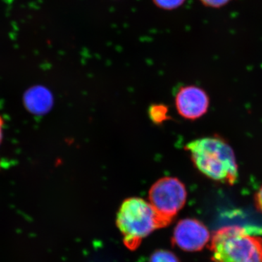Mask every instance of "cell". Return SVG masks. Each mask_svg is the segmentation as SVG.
<instances>
[{"instance_id":"4","label":"cell","mask_w":262,"mask_h":262,"mask_svg":"<svg viewBox=\"0 0 262 262\" xmlns=\"http://www.w3.org/2000/svg\"><path fill=\"white\" fill-rule=\"evenodd\" d=\"M187 191L182 181L164 177L150 188L149 203L159 217L163 227L168 226L185 206Z\"/></svg>"},{"instance_id":"7","label":"cell","mask_w":262,"mask_h":262,"mask_svg":"<svg viewBox=\"0 0 262 262\" xmlns=\"http://www.w3.org/2000/svg\"><path fill=\"white\" fill-rule=\"evenodd\" d=\"M31 106L39 113L49 110L53 103L51 93L44 88H36L30 91Z\"/></svg>"},{"instance_id":"5","label":"cell","mask_w":262,"mask_h":262,"mask_svg":"<svg viewBox=\"0 0 262 262\" xmlns=\"http://www.w3.org/2000/svg\"><path fill=\"white\" fill-rule=\"evenodd\" d=\"M210 232L204 224L195 219H184L173 231V244L184 251H201L210 241Z\"/></svg>"},{"instance_id":"13","label":"cell","mask_w":262,"mask_h":262,"mask_svg":"<svg viewBox=\"0 0 262 262\" xmlns=\"http://www.w3.org/2000/svg\"><path fill=\"white\" fill-rule=\"evenodd\" d=\"M3 125H4V120H3V117L0 116V144H1L2 139H3Z\"/></svg>"},{"instance_id":"9","label":"cell","mask_w":262,"mask_h":262,"mask_svg":"<svg viewBox=\"0 0 262 262\" xmlns=\"http://www.w3.org/2000/svg\"><path fill=\"white\" fill-rule=\"evenodd\" d=\"M148 262H180L177 255L167 250H158L150 256Z\"/></svg>"},{"instance_id":"11","label":"cell","mask_w":262,"mask_h":262,"mask_svg":"<svg viewBox=\"0 0 262 262\" xmlns=\"http://www.w3.org/2000/svg\"><path fill=\"white\" fill-rule=\"evenodd\" d=\"M201 1L206 6L219 8L227 4L230 0H201Z\"/></svg>"},{"instance_id":"8","label":"cell","mask_w":262,"mask_h":262,"mask_svg":"<svg viewBox=\"0 0 262 262\" xmlns=\"http://www.w3.org/2000/svg\"><path fill=\"white\" fill-rule=\"evenodd\" d=\"M149 115L152 122L160 125L168 120V108L163 104L151 105L149 107Z\"/></svg>"},{"instance_id":"1","label":"cell","mask_w":262,"mask_h":262,"mask_svg":"<svg viewBox=\"0 0 262 262\" xmlns=\"http://www.w3.org/2000/svg\"><path fill=\"white\" fill-rule=\"evenodd\" d=\"M194 166L208 178L232 186L238 179V167L232 148L215 136L190 141L186 145Z\"/></svg>"},{"instance_id":"6","label":"cell","mask_w":262,"mask_h":262,"mask_svg":"<svg viewBox=\"0 0 262 262\" xmlns=\"http://www.w3.org/2000/svg\"><path fill=\"white\" fill-rule=\"evenodd\" d=\"M179 115L187 120H194L203 117L209 107V97L204 90L196 86L181 88L175 98Z\"/></svg>"},{"instance_id":"12","label":"cell","mask_w":262,"mask_h":262,"mask_svg":"<svg viewBox=\"0 0 262 262\" xmlns=\"http://www.w3.org/2000/svg\"><path fill=\"white\" fill-rule=\"evenodd\" d=\"M254 201L256 208H257L258 211L261 212L262 213V186L261 187L258 189V192H256V195H255Z\"/></svg>"},{"instance_id":"2","label":"cell","mask_w":262,"mask_h":262,"mask_svg":"<svg viewBox=\"0 0 262 262\" xmlns=\"http://www.w3.org/2000/svg\"><path fill=\"white\" fill-rule=\"evenodd\" d=\"M211 262H262V238L238 226L222 227L212 236Z\"/></svg>"},{"instance_id":"3","label":"cell","mask_w":262,"mask_h":262,"mask_svg":"<svg viewBox=\"0 0 262 262\" xmlns=\"http://www.w3.org/2000/svg\"><path fill=\"white\" fill-rule=\"evenodd\" d=\"M116 222L124 244L130 250L139 247L142 239L155 229L163 227L149 202L141 198H127L122 202Z\"/></svg>"},{"instance_id":"10","label":"cell","mask_w":262,"mask_h":262,"mask_svg":"<svg viewBox=\"0 0 262 262\" xmlns=\"http://www.w3.org/2000/svg\"><path fill=\"white\" fill-rule=\"evenodd\" d=\"M155 4L165 10H173L181 6L185 0H153Z\"/></svg>"}]
</instances>
